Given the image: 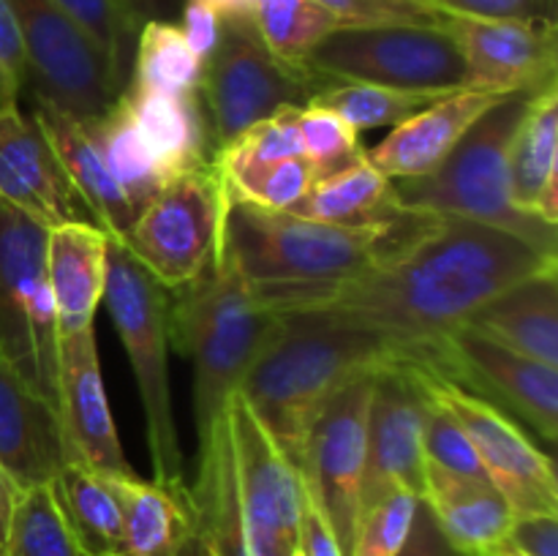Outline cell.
I'll return each instance as SVG.
<instances>
[{
  "label": "cell",
  "mask_w": 558,
  "mask_h": 556,
  "mask_svg": "<svg viewBox=\"0 0 558 556\" xmlns=\"http://www.w3.org/2000/svg\"><path fill=\"white\" fill-rule=\"evenodd\" d=\"M54 5L85 33L101 55L112 85L123 93L140 31L125 20L114 0H54Z\"/></svg>",
  "instance_id": "obj_38"
},
{
  "label": "cell",
  "mask_w": 558,
  "mask_h": 556,
  "mask_svg": "<svg viewBox=\"0 0 558 556\" xmlns=\"http://www.w3.org/2000/svg\"><path fill=\"white\" fill-rule=\"evenodd\" d=\"M417 507L420 496L412 488H407V485L387 488L374 505L360 512L349 556H398L409 532H412Z\"/></svg>",
  "instance_id": "obj_40"
},
{
  "label": "cell",
  "mask_w": 558,
  "mask_h": 556,
  "mask_svg": "<svg viewBox=\"0 0 558 556\" xmlns=\"http://www.w3.org/2000/svg\"><path fill=\"white\" fill-rule=\"evenodd\" d=\"M294 556H303V554H300V548H298V554H294Z\"/></svg>",
  "instance_id": "obj_55"
},
{
  "label": "cell",
  "mask_w": 558,
  "mask_h": 556,
  "mask_svg": "<svg viewBox=\"0 0 558 556\" xmlns=\"http://www.w3.org/2000/svg\"><path fill=\"white\" fill-rule=\"evenodd\" d=\"M27 87V58L9 0H0V109L20 104Z\"/></svg>",
  "instance_id": "obj_44"
},
{
  "label": "cell",
  "mask_w": 558,
  "mask_h": 556,
  "mask_svg": "<svg viewBox=\"0 0 558 556\" xmlns=\"http://www.w3.org/2000/svg\"><path fill=\"white\" fill-rule=\"evenodd\" d=\"M425 412L428 392L420 365L398 363L374 376L360 512L392 485L423 496Z\"/></svg>",
  "instance_id": "obj_15"
},
{
  "label": "cell",
  "mask_w": 558,
  "mask_h": 556,
  "mask_svg": "<svg viewBox=\"0 0 558 556\" xmlns=\"http://www.w3.org/2000/svg\"><path fill=\"white\" fill-rule=\"evenodd\" d=\"M54 501L69 523L85 556H123V521H120L118 501L104 474L82 467L63 463L58 474L49 480Z\"/></svg>",
  "instance_id": "obj_31"
},
{
  "label": "cell",
  "mask_w": 558,
  "mask_h": 556,
  "mask_svg": "<svg viewBox=\"0 0 558 556\" xmlns=\"http://www.w3.org/2000/svg\"><path fill=\"white\" fill-rule=\"evenodd\" d=\"M507 545L523 556H558V516H515Z\"/></svg>",
  "instance_id": "obj_46"
},
{
  "label": "cell",
  "mask_w": 558,
  "mask_h": 556,
  "mask_svg": "<svg viewBox=\"0 0 558 556\" xmlns=\"http://www.w3.org/2000/svg\"><path fill=\"white\" fill-rule=\"evenodd\" d=\"M447 36L466 65L469 90L534 93L556 82L558 27L537 20H480L447 14Z\"/></svg>",
  "instance_id": "obj_16"
},
{
  "label": "cell",
  "mask_w": 558,
  "mask_h": 556,
  "mask_svg": "<svg viewBox=\"0 0 558 556\" xmlns=\"http://www.w3.org/2000/svg\"><path fill=\"white\" fill-rule=\"evenodd\" d=\"M281 327L254 287L227 254L169 300V343L194 365L196 442L210 436L227 403L240 390L251 365L259 360Z\"/></svg>",
  "instance_id": "obj_3"
},
{
  "label": "cell",
  "mask_w": 558,
  "mask_h": 556,
  "mask_svg": "<svg viewBox=\"0 0 558 556\" xmlns=\"http://www.w3.org/2000/svg\"><path fill=\"white\" fill-rule=\"evenodd\" d=\"M207 5L218 11L221 20H229V16H251L254 14L256 0H205Z\"/></svg>",
  "instance_id": "obj_52"
},
{
  "label": "cell",
  "mask_w": 558,
  "mask_h": 556,
  "mask_svg": "<svg viewBox=\"0 0 558 556\" xmlns=\"http://www.w3.org/2000/svg\"><path fill=\"white\" fill-rule=\"evenodd\" d=\"M289 213L341 227H376L401 218L407 207L398 200L396 183L385 178L363 150L343 167L319 174Z\"/></svg>",
  "instance_id": "obj_29"
},
{
  "label": "cell",
  "mask_w": 558,
  "mask_h": 556,
  "mask_svg": "<svg viewBox=\"0 0 558 556\" xmlns=\"http://www.w3.org/2000/svg\"><path fill=\"white\" fill-rule=\"evenodd\" d=\"M445 14L480 20H537L556 22L558 0H430Z\"/></svg>",
  "instance_id": "obj_45"
},
{
  "label": "cell",
  "mask_w": 558,
  "mask_h": 556,
  "mask_svg": "<svg viewBox=\"0 0 558 556\" xmlns=\"http://www.w3.org/2000/svg\"><path fill=\"white\" fill-rule=\"evenodd\" d=\"M114 3L123 11L125 20L136 31H142V25L147 22H178L185 0H114Z\"/></svg>",
  "instance_id": "obj_50"
},
{
  "label": "cell",
  "mask_w": 558,
  "mask_h": 556,
  "mask_svg": "<svg viewBox=\"0 0 558 556\" xmlns=\"http://www.w3.org/2000/svg\"><path fill=\"white\" fill-rule=\"evenodd\" d=\"M409 216L376 227L311 221L227 200L221 251L254 289L325 287L379 259Z\"/></svg>",
  "instance_id": "obj_4"
},
{
  "label": "cell",
  "mask_w": 558,
  "mask_h": 556,
  "mask_svg": "<svg viewBox=\"0 0 558 556\" xmlns=\"http://www.w3.org/2000/svg\"><path fill=\"white\" fill-rule=\"evenodd\" d=\"M325 5L341 27H387V25H445V11L430 0H316Z\"/></svg>",
  "instance_id": "obj_43"
},
{
  "label": "cell",
  "mask_w": 558,
  "mask_h": 556,
  "mask_svg": "<svg viewBox=\"0 0 558 556\" xmlns=\"http://www.w3.org/2000/svg\"><path fill=\"white\" fill-rule=\"evenodd\" d=\"M227 194L216 167L205 164L169 180L125 232L123 249L163 289L189 287L221 254Z\"/></svg>",
  "instance_id": "obj_10"
},
{
  "label": "cell",
  "mask_w": 558,
  "mask_h": 556,
  "mask_svg": "<svg viewBox=\"0 0 558 556\" xmlns=\"http://www.w3.org/2000/svg\"><path fill=\"white\" fill-rule=\"evenodd\" d=\"M398 556H469V554L458 551L456 545L441 534V529L436 527L430 510L425 507V501L420 499L412 532H409L407 543H403V548L398 551Z\"/></svg>",
  "instance_id": "obj_48"
},
{
  "label": "cell",
  "mask_w": 558,
  "mask_h": 556,
  "mask_svg": "<svg viewBox=\"0 0 558 556\" xmlns=\"http://www.w3.org/2000/svg\"><path fill=\"white\" fill-rule=\"evenodd\" d=\"M545 270L556 254L466 218L412 210L363 270L325 287L254 289L272 314H314L360 327L407 363L445 376L447 343L505 289Z\"/></svg>",
  "instance_id": "obj_1"
},
{
  "label": "cell",
  "mask_w": 558,
  "mask_h": 556,
  "mask_svg": "<svg viewBox=\"0 0 558 556\" xmlns=\"http://www.w3.org/2000/svg\"><path fill=\"white\" fill-rule=\"evenodd\" d=\"M529 98L532 93H510L494 104L430 174L392 180L401 205L485 223L558 256L554 223L521 213L510 196V145Z\"/></svg>",
  "instance_id": "obj_5"
},
{
  "label": "cell",
  "mask_w": 558,
  "mask_h": 556,
  "mask_svg": "<svg viewBox=\"0 0 558 556\" xmlns=\"http://www.w3.org/2000/svg\"><path fill=\"white\" fill-rule=\"evenodd\" d=\"M3 556H85L49 483L22 488Z\"/></svg>",
  "instance_id": "obj_36"
},
{
  "label": "cell",
  "mask_w": 558,
  "mask_h": 556,
  "mask_svg": "<svg viewBox=\"0 0 558 556\" xmlns=\"http://www.w3.org/2000/svg\"><path fill=\"white\" fill-rule=\"evenodd\" d=\"M425 382V374H423ZM428 412H425V431H423V452L425 463L430 467H439L445 472L461 474V478L472 480H488L485 474L483 461H480L477 450H474L472 439L463 431V425L458 423L456 414L428 390ZM490 483V480H488Z\"/></svg>",
  "instance_id": "obj_41"
},
{
  "label": "cell",
  "mask_w": 558,
  "mask_h": 556,
  "mask_svg": "<svg viewBox=\"0 0 558 556\" xmlns=\"http://www.w3.org/2000/svg\"><path fill=\"white\" fill-rule=\"evenodd\" d=\"M123 521L125 556H178L194 540L189 480L158 483L140 474H104Z\"/></svg>",
  "instance_id": "obj_25"
},
{
  "label": "cell",
  "mask_w": 558,
  "mask_h": 556,
  "mask_svg": "<svg viewBox=\"0 0 558 556\" xmlns=\"http://www.w3.org/2000/svg\"><path fill=\"white\" fill-rule=\"evenodd\" d=\"M374 376L368 374L349 382L325 403L311 425L300 461L305 491L330 523L343 556L352 554L360 521Z\"/></svg>",
  "instance_id": "obj_12"
},
{
  "label": "cell",
  "mask_w": 558,
  "mask_h": 556,
  "mask_svg": "<svg viewBox=\"0 0 558 556\" xmlns=\"http://www.w3.org/2000/svg\"><path fill=\"white\" fill-rule=\"evenodd\" d=\"M109 238L87 221L47 229V281L58 333L96 327V309L107 283Z\"/></svg>",
  "instance_id": "obj_23"
},
{
  "label": "cell",
  "mask_w": 558,
  "mask_h": 556,
  "mask_svg": "<svg viewBox=\"0 0 558 556\" xmlns=\"http://www.w3.org/2000/svg\"><path fill=\"white\" fill-rule=\"evenodd\" d=\"M298 125L300 136H303L305 158L314 164L316 178L343 167V164H349L354 156L363 153L360 150L357 131L341 114L327 107H319V104L300 107Z\"/></svg>",
  "instance_id": "obj_42"
},
{
  "label": "cell",
  "mask_w": 558,
  "mask_h": 556,
  "mask_svg": "<svg viewBox=\"0 0 558 556\" xmlns=\"http://www.w3.org/2000/svg\"><path fill=\"white\" fill-rule=\"evenodd\" d=\"M178 25L183 31L185 41L194 49L196 58L205 63L210 58V52L216 49L218 36H221V16L213 5H207L205 0H185L183 9H180Z\"/></svg>",
  "instance_id": "obj_47"
},
{
  "label": "cell",
  "mask_w": 558,
  "mask_h": 556,
  "mask_svg": "<svg viewBox=\"0 0 558 556\" xmlns=\"http://www.w3.org/2000/svg\"><path fill=\"white\" fill-rule=\"evenodd\" d=\"M202 60L185 41L178 22H147L136 36L123 93H199Z\"/></svg>",
  "instance_id": "obj_33"
},
{
  "label": "cell",
  "mask_w": 558,
  "mask_h": 556,
  "mask_svg": "<svg viewBox=\"0 0 558 556\" xmlns=\"http://www.w3.org/2000/svg\"><path fill=\"white\" fill-rule=\"evenodd\" d=\"M229 442L248 556H294L305 510L300 469L272 442L240 392L227 403Z\"/></svg>",
  "instance_id": "obj_11"
},
{
  "label": "cell",
  "mask_w": 558,
  "mask_h": 556,
  "mask_svg": "<svg viewBox=\"0 0 558 556\" xmlns=\"http://www.w3.org/2000/svg\"><path fill=\"white\" fill-rule=\"evenodd\" d=\"M0 202L44 229L90 223L41 125L20 104L0 109Z\"/></svg>",
  "instance_id": "obj_19"
},
{
  "label": "cell",
  "mask_w": 558,
  "mask_h": 556,
  "mask_svg": "<svg viewBox=\"0 0 558 556\" xmlns=\"http://www.w3.org/2000/svg\"><path fill=\"white\" fill-rule=\"evenodd\" d=\"M58 412L0 352V467L20 488L49 483L63 469Z\"/></svg>",
  "instance_id": "obj_22"
},
{
  "label": "cell",
  "mask_w": 558,
  "mask_h": 556,
  "mask_svg": "<svg viewBox=\"0 0 558 556\" xmlns=\"http://www.w3.org/2000/svg\"><path fill=\"white\" fill-rule=\"evenodd\" d=\"M428 390L450 409L472 439L485 474L515 516H558V480L554 458L488 398L425 371Z\"/></svg>",
  "instance_id": "obj_13"
},
{
  "label": "cell",
  "mask_w": 558,
  "mask_h": 556,
  "mask_svg": "<svg viewBox=\"0 0 558 556\" xmlns=\"http://www.w3.org/2000/svg\"><path fill=\"white\" fill-rule=\"evenodd\" d=\"M300 554L303 556H343L341 545H338L336 534H332L330 523L322 516L316 501L311 499L305 491V510L303 523H300Z\"/></svg>",
  "instance_id": "obj_49"
},
{
  "label": "cell",
  "mask_w": 558,
  "mask_h": 556,
  "mask_svg": "<svg viewBox=\"0 0 558 556\" xmlns=\"http://www.w3.org/2000/svg\"><path fill=\"white\" fill-rule=\"evenodd\" d=\"M303 69L325 85H385L401 90H469L466 65L445 27H338Z\"/></svg>",
  "instance_id": "obj_9"
},
{
  "label": "cell",
  "mask_w": 558,
  "mask_h": 556,
  "mask_svg": "<svg viewBox=\"0 0 558 556\" xmlns=\"http://www.w3.org/2000/svg\"><path fill=\"white\" fill-rule=\"evenodd\" d=\"M20 25L33 98L74 118H98L118 101L101 55L54 0H9Z\"/></svg>",
  "instance_id": "obj_14"
},
{
  "label": "cell",
  "mask_w": 558,
  "mask_h": 556,
  "mask_svg": "<svg viewBox=\"0 0 558 556\" xmlns=\"http://www.w3.org/2000/svg\"><path fill=\"white\" fill-rule=\"evenodd\" d=\"M472 330L501 347L558 365V270H545L485 303L469 319Z\"/></svg>",
  "instance_id": "obj_28"
},
{
  "label": "cell",
  "mask_w": 558,
  "mask_h": 556,
  "mask_svg": "<svg viewBox=\"0 0 558 556\" xmlns=\"http://www.w3.org/2000/svg\"><path fill=\"white\" fill-rule=\"evenodd\" d=\"M505 96L485 90H458L403 123L392 125L390 134L379 142L368 156V161L390 180H414L434 172L466 131Z\"/></svg>",
  "instance_id": "obj_21"
},
{
  "label": "cell",
  "mask_w": 558,
  "mask_h": 556,
  "mask_svg": "<svg viewBox=\"0 0 558 556\" xmlns=\"http://www.w3.org/2000/svg\"><path fill=\"white\" fill-rule=\"evenodd\" d=\"M87 125H90V134L101 150L104 161H107L109 172L140 213L169 183V178L147 147L123 93L107 112L98 114V118H87Z\"/></svg>",
  "instance_id": "obj_32"
},
{
  "label": "cell",
  "mask_w": 558,
  "mask_h": 556,
  "mask_svg": "<svg viewBox=\"0 0 558 556\" xmlns=\"http://www.w3.org/2000/svg\"><path fill=\"white\" fill-rule=\"evenodd\" d=\"M58 420L65 463H82L98 474L134 472L118 439L112 409H109L96 327L60 333Z\"/></svg>",
  "instance_id": "obj_18"
},
{
  "label": "cell",
  "mask_w": 558,
  "mask_h": 556,
  "mask_svg": "<svg viewBox=\"0 0 558 556\" xmlns=\"http://www.w3.org/2000/svg\"><path fill=\"white\" fill-rule=\"evenodd\" d=\"M218 178H221L227 200L265 207V210H292L314 185L316 169L308 158L300 156L238 169V172H218Z\"/></svg>",
  "instance_id": "obj_37"
},
{
  "label": "cell",
  "mask_w": 558,
  "mask_h": 556,
  "mask_svg": "<svg viewBox=\"0 0 558 556\" xmlns=\"http://www.w3.org/2000/svg\"><path fill=\"white\" fill-rule=\"evenodd\" d=\"M445 379L515 412L548 445L558 436V374L554 365L526 358L463 327L447 343Z\"/></svg>",
  "instance_id": "obj_17"
},
{
  "label": "cell",
  "mask_w": 558,
  "mask_h": 556,
  "mask_svg": "<svg viewBox=\"0 0 558 556\" xmlns=\"http://www.w3.org/2000/svg\"><path fill=\"white\" fill-rule=\"evenodd\" d=\"M189 488L194 501V540L202 556H248L227 412L199 445L196 478Z\"/></svg>",
  "instance_id": "obj_27"
},
{
  "label": "cell",
  "mask_w": 558,
  "mask_h": 556,
  "mask_svg": "<svg viewBox=\"0 0 558 556\" xmlns=\"http://www.w3.org/2000/svg\"><path fill=\"white\" fill-rule=\"evenodd\" d=\"M458 93V90H456ZM452 96V90H401L385 85H327L308 104L332 109L354 131L392 129L420 109Z\"/></svg>",
  "instance_id": "obj_34"
},
{
  "label": "cell",
  "mask_w": 558,
  "mask_h": 556,
  "mask_svg": "<svg viewBox=\"0 0 558 556\" xmlns=\"http://www.w3.org/2000/svg\"><path fill=\"white\" fill-rule=\"evenodd\" d=\"M325 87L314 74L278 58L251 16H229L199 76L213 153L281 109L305 107Z\"/></svg>",
  "instance_id": "obj_7"
},
{
  "label": "cell",
  "mask_w": 558,
  "mask_h": 556,
  "mask_svg": "<svg viewBox=\"0 0 558 556\" xmlns=\"http://www.w3.org/2000/svg\"><path fill=\"white\" fill-rule=\"evenodd\" d=\"M101 303L107 305L114 333L131 360L153 480H185L183 447L174 420L172 385H169V289H163L123 245L109 243L107 283Z\"/></svg>",
  "instance_id": "obj_6"
},
{
  "label": "cell",
  "mask_w": 558,
  "mask_h": 556,
  "mask_svg": "<svg viewBox=\"0 0 558 556\" xmlns=\"http://www.w3.org/2000/svg\"><path fill=\"white\" fill-rule=\"evenodd\" d=\"M300 107H287L272 118L259 120L243 134L234 136L223 147L213 153V167L218 172H238V169L276 164L283 158L305 156L303 136H300Z\"/></svg>",
  "instance_id": "obj_39"
},
{
  "label": "cell",
  "mask_w": 558,
  "mask_h": 556,
  "mask_svg": "<svg viewBox=\"0 0 558 556\" xmlns=\"http://www.w3.org/2000/svg\"><path fill=\"white\" fill-rule=\"evenodd\" d=\"M44 251L47 229L0 202V352L58 412L60 333Z\"/></svg>",
  "instance_id": "obj_8"
},
{
  "label": "cell",
  "mask_w": 558,
  "mask_h": 556,
  "mask_svg": "<svg viewBox=\"0 0 558 556\" xmlns=\"http://www.w3.org/2000/svg\"><path fill=\"white\" fill-rule=\"evenodd\" d=\"M22 488L16 485V480L0 467V556L5 551V540H9V529H11V518H14L16 501H20Z\"/></svg>",
  "instance_id": "obj_51"
},
{
  "label": "cell",
  "mask_w": 558,
  "mask_h": 556,
  "mask_svg": "<svg viewBox=\"0 0 558 556\" xmlns=\"http://www.w3.org/2000/svg\"><path fill=\"white\" fill-rule=\"evenodd\" d=\"M251 20L262 41L278 58L300 69L303 60L341 27V22L316 0H256Z\"/></svg>",
  "instance_id": "obj_35"
},
{
  "label": "cell",
  "mask_w": 558,
  "mask_h": 556,
  "mask_svg": "<svg viewBox=\"0 0 558 556\" xmlns=\"http://www.w3.org/2000/svg\"><path fill=\"white\" fill-rule=\"evenodd\" d=\"M33 120L41 125L49 147L58 156L71 189L80 196L93 227L101 229L109 243H123L136 218V207L109 172L101 150L90 134L87 118H74L44 98H33Z\"/></svg>",
  "instance_id": "obj_20"
},
{
  "label": "cell",
  "mask_w": 558,
  "mask_h": 556,
  "mask_svg": "<svg viewBox=\"0 0 558 556\" xmlns=\"http://www.w3.org/2000/svg\"><path fill=\"white\" fill-rule=\"evenodd\" d=\"M123 556H125V554H123ZM178 556H202V551H199V545H196V540H191V545H189V548H183V551H180Z\"/></svg>",
  "instance_id": "obj_53"
},
{
  "label": "cell",
  "mask_w": 558,
  "mask_h": 556,
  "mask_svg": "<svg viewBox=\"0 0 558 556\" xmlns=\"http://www.w3.org/2000/svg\"><path fill=\"white\" fill-rule=\"evenodd\" d=\"M420 499L441 534L463 554L490 556L507 545L515 512L488 480L461 478L425 463Z\"/></svg>",
  "instance_id": "obj_24"
},
{
  "label": "cell",
  "mask_w": 558,
  "mask_h": 556,
  "mask_svg": "<svg viewBox=\"0 0 558 556\" xmlns=\"http://www.w3.org/2000/svg\"><path fill=\"white\" fill-rule=\"evenodd\" d=\"M510 196L526 216L558 221V85L532 93L510 145Z\"/></svg>",
  "instance_id": "obj_26"
},
{
  "label": "cell",
  "mask_w": 558,
  "mask_h": 556,
  "mask_svg": "<svg viewBox=\"0 0 558 556\" xmlns=\"http://www.w3.org/2000/svg\"><path fill=\"white\" fill-rule=\"evenodd\" d=\"M490 556H523V554H518L515 548H510V545H505V548L494 551V554H490Z\"/></svg>",
  "instance_id": "obj_54"
},
{
  "label": "cell",
  "mask_w": 558,
  "mask_h": 556,
  "mask_svg": "<svg viewBox=\"0 0 558 556\" xmlns=\"http://www.w3.org/2000/svg\"><path fill=\"white\" fill-rule=\"evenodd\" d=\"M281 327L240 385L259 423L300 469L316 414L360 376L407 363L379 336L314 314H278Z\"/></svg>",
  "instance_id": "obj_2"
},
{
  "label": "cell",
  "mask_w": 558,
  "mask_h": 556,
  "mask_svg": "<svg viewBox=\"0 0 558 556\" xmlns=\"http://www.w3.org/2000/svg\"><path fill=\"white\" fill-rule=\"evenodd\" d=\"M123 96L147 147L158 158L169 180L210 164L213 147L199 93H185V96H169V93L131 96V93H123Z\"/></svg>",
  "instance_id": "obj_30"
}]
</instances>
